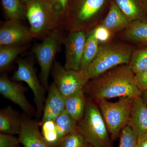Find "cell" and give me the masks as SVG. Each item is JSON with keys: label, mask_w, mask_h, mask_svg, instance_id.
Segmentation results:
<instances>
[{"label": "cell", "mask_w": 147, "mask_h": 147, "mask_svg": "<svg viewBox=\"0 0 147 147\" xmlns=\"http://www.w3.org/2000/svg\"><path fill=\"white\" fill-rule=\"evenodd\" d=\"M83 90L84 94L94 101L118 97L135 98L142 94L128 64L118 66L90 79Z\"/></svg>", "instance_id": "6da1fadb"}, {"label": "cell", "mask_w": 147, "mask_h": 147, "mask_svg": "<svg viewBox=\"0 0 147 147\" xmlns=\"http://www.w3.org/2000/svg\"><path fill=\"white\" fill-rule=\"evenodd\" d=\"M26 17L33 38L43 39L63 26L47 0H32L26 5Z\"/></svg>", "instance_id": "7a4b0ae2"}, {"label": "cell", "mask_w": 147, "mask_h": 147, "mask_svg": "<svg viewBox=\"0 0 147 147\" xmlns=\"http://www.w3.org/2000/svg\"><path fill=\"white\" fill-rule=\"evenodd\" d=\"M76 129L87 143L95 147H112L106 123L93 100H86L84 117L77 123Z\"/></svg>", "instance_id": "3957f363"}, {"label": "cell", "mask_w": 147, "mask_h": 147, "mask_svg": "<svg viewBox=\"0 0 147 147\" xmlns=\"http://www.w3.org/2000/svg\"><path fill=\"white\" fill-rule=\"evenodd\" d=\"M133 51L132 47L122 43L100 45L96 57L86 71L89 79L97 77L118 66L128 64Z\"/></svg>", "instance_id": "277c9868"}, {"label": "cell", "mask_w": 147, "mask_h": 147, "mask_svg": "<svg viewBox=\"0 0 147 147\" xmlns=\"http://www.w3.org/2000/svg\"><path fill=\"white\" fill-rule=\"evenodd\" d=\"M106 0H71L64 20L69 32L86 30L94 23Z\"/></svg>", "instance_id": "5b68a950"}, {"label": "cell", "mask_w": 147, "mask_h": 147, "mask_svg": "<svg viewBox=\"0 0 147 147\" xmlns=\"http://www.w3.org/2000/svg\"><path fill=\"white\" fill-rule=\"evenodd\" d=\"M135 98L124 97L111 102L106 99L94 102L99 107L112 139H116L123 127L128 124Z\"/></svg>", "instance_id": "8992f818"}, {"label": "cell", "mask_w": 147, "mask_h": 147, "mask_svg": "<svg viewBox=\"0 0 147 147\" xmlns=\"http://www.w3.org/2000/svg\"><path fill=\"white\" fill-rule=\"evenodd\" d=\"M63 39L59 30L56 31L43 38L42 42L37 44L33 49L40 68L42 83L45 88H48V79L55 56Z\"/></svg>", "instance_id": "52a82bcc"}, {"label": "cell", "mask_w": 147, "mask_h": 147, "mask_svg": "<svg viewBox=\"0 0 147 147\" xmlns=\"http://www.w3.org/2000/svg\"><path fill=\"white\" fill-rule=\"evenodd\" d=\"M54 84L66 98L84 89L89 79L86 71L68 69L55 61L52 68Z\"/></svg>", "instance_id": "ba28073f"}, {"label": "cell", "mask_w": 147, "mask_h": 147, "mask_svg": "<svg viewBox=\"0 0 147 147\" xmlns=\"http://www.w3.org/2000/svg\"><path fill=\"white\" fill-rule=\"evenodd\" d=\"M17 65L18 68L13 74V79L15 81L25 82L31 90L36 106L37 115H40L44 106V87L40 83L31 63L25 60L19 59L17 61Z\"/></svg>", "instance_id": "9c48e42d"}, {"label": "cell", "mask_w": 147, "mask_h": 147, "mask_svg": "<svg viewBox=\"0 0 147 147\" xmlns=\"http://www.w3.org/2000/svg\"><path fill=\"white\" fill-rule=\"evenodd\" d=\"M87 37L86 30H78L69 32L67 36L63 38V43L65 47V68L80 70Z\"/></svg>", "instance_id": "30bf717a"}, {"label": "cell", "mask_w": 147, "mask_h": 147, "mask_svg": "<svg viewBox=\"0 0 147 147\" xmlns=\"http://www.w3.org/2000/svg\"><path fill=\"white\" fill-rule=\"evenodd\" d=\"M32 38L30 29L21 21L7 20L1 25L0 46L24 45Z\"/></svg>", "instance_id": "8fae6325"}, {"label": "cell", "mask_w": 147, "mask_h": 147, "mask_svg": "<svg viewBox=\"0 0 147 147\" xmlns=\"http://www.w3.org/2000/svg\"><path fill=\"white\" fill-rule=\"evenodd\" d=\"M0 93L4 97L18 105L28 115L34 113V109L27 99L24 87L11 82L5 75L0 78Z\"/></svg>", "instance_id": "7c38bea8"}, {"label": "cell", "mask_w": 147, "mask_h": 147, "mask_svg": "<svg viewBox=\"0 0 147 147\" xmlns=\"http://www.w3.org/2000/svg\"><path fill=\"white\" fill-rule=\"evenodd\" d=\"M128 125L137 140L147 136V107L141 96L134 99Z\"/></svg>", "instance_id": "4fadbf2b"}, {"label": "cell", "mask_w": 147, "mask_h": 147, "mask_svg": "<svg viewBox=\"0 0 147 147\" xmlns=\"http://www.w3.org/2000/svg\"><path fill=\"white\" fill-rule=\"evenodd\" d=\"M19 141L24 147H52L43 138L38 124L34 121L22 119Z\"/></svg>", "instance_id": "5bb4252c"}, {"label": "cell", "mask_w": 147, "mask_h": 147, "mask_svg": "<svg viewBox=\"0 0 147 147\" xmlns=\"http://www.w3.org/2000/svg\"><path fill=\"white\" fill-rule=\"evenodd\" d=\"M65 98L59 92L55 84L53 83L49 88L40 124L46 121H55L65 110Z\"/></svg>", "instance_id": "9a60e30c"}, {"label": "cell", "mask_w": 147, "mask_h": 147, "mask_svg": "<svg viewBox=\"0 0 147 147\" xmlns=\"http://www.w3.org/2000/svg\"><path fill=\"white\" fill-rule=\"evenodd\" d=\"M22 119L9 106L2 109L0 111V131L4 134H19Z\"/></svg>", "instance_id": "2e32d148"}, {"label": "cell", "mask_w": 147, "mask_h": 147, "mask_svg": "<svg viewBox=\"0 0 147 147\" xmlns=\"http://www.w3.org/2000/svg\"><path fill=\"white\" fill-rule=\"evenodd\" d=\"M129 21L143 19L147 10L146 0H113Z\"/></svg>", "instance_id": "e0dca14e"}, {"label": "cell", "mask_w": 147, "mask_h": 147, "mask_svg": "<svg viewBox=\"0 0 147 147\" xmlns=\"http://www.w3.org/2000/svg\"><path fill=\"white\" fill-rule=\"evenodd\" d=\"M130 23L113 1L110 5L108 14L100 25L106 27L113 32L125 29Z\"/></svg>", "instance_id": "ac0fdd59"}, {"label": "cell", "mask_w": 147, "mask_h": 147, "mask_svg": "<svg viewBox=\"0 0 147 147\" xmlns=\"http://www.w3.org/2000/svg\"><path fill=\"white\" fill-rule=\"evenodd\" d=\"M86 103L84 90H80L66 98L65 110L78 123L84 117Z\"/></svg>", "instance_id": "d6986e66"}, {"label": "cell", "mask_w": 147, "mask_h": 147, "mask_svg": "<svg viewBox=\"0 0 147 147\" xmlns=\"http://www.w3.org/2000/svg\"><path fill=\"white\" fill-rule=\"evenodd\" d=\"M123 36L131 42L147 43V20L142 19L131 22L125 29Z\"/></svg>", "instance_id": "ffe728a7"}, {"label": "cell", "mask_w": 147, "mask_h": 147, "mask_svg": "<svg viewBox=\"0 0 147 147\" xmlns=\"http://www.w3.org/2000/svg\"><path fill=\"white\" fill-rule=\"evenodd\" d=\"M7 20L21 21L26 19V5L21 0H1Z\"/></svg>", "instance_id": "44dd1931"}, {"label": "cell", "mask_w": 147, "mask_h": 147, "mask_svg": "<svg viewBox=\"0 0 147 147\" xmlns=\"http://www.w3.org/2000/svg\"><path fill=\"white\" fill-rule=\"evenodd\" d=\"M99 42L93 35L91 31L87 33L80 69L86 71L92 62L96 57L99 50Z\"/></svg>", "instance_id": "7402d4cb"}, {"label": "cell", "mask_w": 147, "mask_h": 147, "mask_svg": "<svg viewBox=\"0 0 147 147\" xmlns=\"http://www.w3.org/2000/svg\"><path fill=\"white\" fill-rule=\"evenodd\" d=\"M24 45L0 46V70L8 68L18 55L26 48Z\"/></svg>", "instance_id": "603a6c76"}, {"label": "cell", "mask_w": 147, "mask_h": 147, "mask_svg": "<svg viewBox=\"0 0 147 147\" xmlns=\"http://www.w3.org/2000/svg\"><path fill=\"white\" fill-rule=\"evenodd\" d=\"M56 128L60 140L76 129L77 122L65 110L55 120Z\"/></svg>", "instance_id": "cb8c5ba5"}, {"label": "cell", "mask_w": 147, "mask_h": 147, "mask_svg": "<svg viewBox=\"0 0 147 147\" xmlns=\"http://www.w3.org/2000/svg\"><path fill=\"white\" fill-rule=\"evenodd\" d=\"M128 65L134 74L146 69L147 47L134 50Z\"/></svg>", "instance_id": "d4e9b609"}, {"label": "cell", "mask_w": 147, "mask_h": 147, "mask_svg": "<svg viewBox=\"0 0 147 147\" xmlns=\"http://www.w3.org/2000/svg\"><path fill=\"white\" fill-rule=\"evenodd\" d=\"M42 134L46 142L52 147L56 146L59 142L55 121H48L41 124Z\"/></svg>", "instance_id": "484cf974"}, {"label": "cell", "mask_w": 147, "mask_h": 147, "mask_svg": "<svg viewBox=\"0 0 147 147\" xmlns=\"http://www.w3.org/2000/svg\"><path fill=\"white\" fill-rule=\"evenodd\" d=\"M87 143L77 129L67 134L61 139L58 147H86Z\"/></svg>", "instance_id": "4316f807"}, {"label": "cell", "mask_w": 147, "mask_h": 147, "mask_svg": "<svg viewBox=\"0 0 147 147\" xmlns=\"http://www.w3.org/2000/svg\"><path fill=\"white\" fill-rule=\"evenodd\" d=\"M137 139L128 124L120 132V140L119 147H137Z\"/></svg>", "instance_id": "83f0119b"}, {"label": "cell", "mask_w": 147, "mask_h": 147, "mask_svg": "<svg viewBox=\"0 0 147 147\" xmlns=\"http://www.w3.org/2000/svg\"><path fill=\"white\" fill-rule=\"evenodd\" d=\"M71 0H47L55 13L63 22Z\"/></svg>", "instance_id": "f1b7e54d"}, {"label": "cell", "mask_w": 147, "mask_h": 147, "mask_svg": "<svg viewBox=\"0 0 147 147\" xmlns=\"http://www.w3.org/2000/svg\"><path fill=\"white\" fill-rule=\"evenodd\" d=\"M93 35L99 42H108L112 36V32L106 27L100 25L91 31Z\"/></svg>", "instance_id": "f546056e"}, {"label": "cell", "mask_w": 147, "mask_h": 147, "mask_svg": "<svg viewBox=\"0 0 147 147\" xmlns=\"http://www.w3.org/2000/svg\"><path fill=\"white\" fill-rule=\"evenodd\" d=\"M20 143L19 139L13 135L0 134V147H17Z\"/></svg>", "instance_id": "4dcf8cb0"}, {"label": "cell", "mask_w": 147, "mask_h": 147, "mask_svg": "<svg viewBox=\"0 0 147 147\" xmlns=\"http://www.w3.org/2000/svg\"><path fill=\"white\" fill-rule=\"evenodd\" d=\"M135 82L142 92L147 91V68L134 74Z\"/></svg>", "instance_id": "1f68e13d"}, {"label": "cell", "mask_w": 147, "mask_h": 147, "mask_svg": "<svg viewBox=\"0 0 147 147\" xmlns=\"http://www.w3.org/2000/svg\"><path fill=\"white\" fill-rule=\"evenodd\" d=\"M137 147H147V136L137 140Z\"/></svg>", "instance_id": "d6a6232c"}, {"label": "cell", "mask_w": 147, "mask_h": 147, "mask_svg": "<svg viewBox=\"0 0 147 147\" xmlns=\"http://www.w3.org/2000/svg\"><path fill=\"white\" fill-rule=\"evenodd\" d=\"M141 97L147 107V91L142 92Z\"/></svg>", "instance_id": "836d02e7"}, {"label": "cell", "mask_w": 147, "mask_h": 147, "mask_svg": "<svg viewBox=\"0 0 147 147\" xmlns=\"http://www.w3.org/2000/svg\"><path fill=\"white\" fill-rule=\"evenodd\" d=\"M21 1L25 5H27L32 0H21Z\"/></svg>", "instance_id": "e575fe53"}, {"label": "cell", "mask_w": 147, "mask_h": 147, "mask_svg": "<svg viewBox=\"0 0 147 147\" xmlns=\"http://www.w3.org/2000/svg\"><path fill=\"white\" fill-rule=\"evenodd\" d=\"M86 147H95L94 146H92V145L90 144H88V143H87V145L86 146Z\"/></svg>", "instance_id": "d590c367"}, {"label": "cell", "mask_w": 147, "mask_h": 147, "mask_svg": "<svg viewBox=\"0 0 147 147\" xmlns=\"http://www.w3.org/2000/svg\"><path fill=\"white\" fill-rule=\"evenodd\" d=\"M146 5H147V0H146Z\"/></svg>", "instance_id": "8d00e7d4"}]
</instances>
